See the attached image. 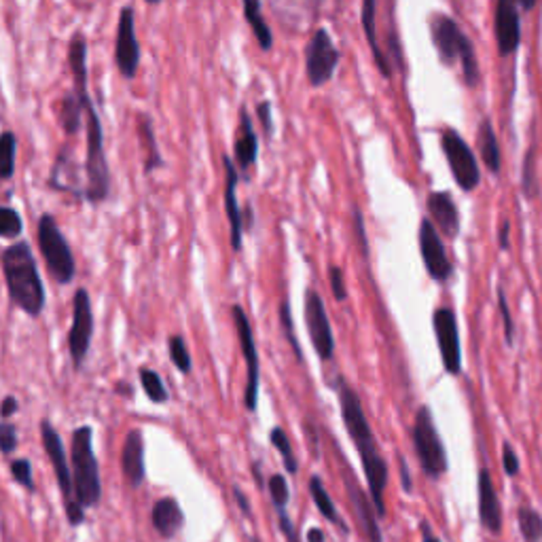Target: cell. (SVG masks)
<instances>
[{
    "mask_svg": "<svg viewBox=\"0 0 542 542\" xmlns=\"http://www.w3.org/2000/svg\"><path fill=\"white\" fill-rule=\"evenodd\" d=\"M339 409H341V420L344 426L350 434L354 447L360 453V464H363L366 485H369L373 507H376L377 515H385V502H384V491L388 485V464L379 452L376 434L366 422L363 403L357 390L350 384H346L344 379H339Z\"/></svg>",
    "mask_w": 542,
    "mask_h": 542,
    "instance_id": "obj_1",
    "label": "cell"
},
{
    "mask_svg": "<svg viewBox=\"0 0 542 542\" xmlns=\"http://www.w3.org/2000/svg\"><path fill=\"white\" fill-rule=\"evenodd\" d=\"M7 292L15 308L30 318H39L45 309V286H43L39 265H36L33 246L26 240L14 242L0 257Z\"/></svg>",
    "mask_w": 542,
    "mask_h": 542,
    "instance_id": "obj_2",
    "label": "cell"
},
{
    "mask_svg": "<svg viewBox=\"0 0 542 542\" xmlns=\"http://www.w3.org/2000/svg\"><path fill=\"white\" fill-rule=\"evenodd\" d=\"M85 202L102 204L110 195V167L106 161L104 129L91 98L85 100Z\"/></svg>",
    "mask_w": 542,
    "mask_h": 542,
    "instance_id": "obj_3",
    "label": "cell"
},
{
    "mask_svg": "<svg viewBox=\"0 0 542 542\" xmlns=\"http://www.w3.org/2000/svg\"><path fill=\"white\" fill-rule=\"evenodd\" d=\"M430 34H433V43L437 47L441 62L447 66L460 62L466 85L475 87L479 83L477 55L475 47H472L469 36L462 33V28L450 15L437 14L430 20Z\"/></svg>",
    "mask_w": 542,
    "mask_h": 542,
    "instance_id": "obj_4",
    "label": "cell"
},
{
    "mask_svg": "<svg viewBox=\"0 0 542 542\" xmlns=\"http://www.w3.org/2000/svg\"><path fill=\"white\" fill-rule=\"evenodd\" d=\"M71 466L81 507H96L100 496H102V483H100L98 458L93 453V430L90 426L74 430L71 443Z\"/></svg>",
    "mask_w": 542,
    "mask_h": 542,
    "instance_id": "obj_5",
    "label": "cell"
},
{
    "mask_svg": "<svg viewBox=\"0 0 542 542\" xmlns=\"http://www.w3.org/2000/svg\"><path fill=\"white\" fill-rule=\"evenodd\" d=\"M36 242H39L41 257L45 261L47 271L58 284H71L77 276V261L66 235L52 214H43L36 225Z\"/></svg>",
    "mask_w": 542,
    "mask_h": 542,
    "instance_id": "obj_6",
    "label": "cell"
},
{
    "mask_svg": "<svg viewBox=\"0 0 542 542\" xmlns=\"http://www.w3.org/2000/svg\"><path fill=\"white\" fill-rule=\"evenodd\" d=\"M41 434H43V447H45L49 462H52L55 477H58V485L62 491V500H64L66 517L71 521V526H81L85 519V510L81 507L77 490H74V477H72V466H68V456L62 443L60 434L55 433L52 422L43 420L41 423Z\"/></svg>",
    "mask_w": 542,
    "mask_h": 542,
    "instance_id": "obj_7",
    "label": "cell"
},
{
    "mask_svg": "<svg viewBox=\"0 0 542 542\" xmlns=\"http://www.w3.org/2000/svg\"><path fill=\"white\" fill-rule=\"evenodd\" d=\"M414 447L420 460L422 471L426 472L430 479H441L447 472V452L441 439L437 426H434V417L430 414V409L423 407L417 409L415 422H414Z\"/></svg>",
    "mask_w": 542,
    "mask_h": 542,
    "instance_id": "obj_8",
    "label": "cell"
},
{
    "mask_svg": "<svg viewBox=\"0 0 542 542\" xmlns=\"http://www.w3.org/2000/svg\"><path fill=\"white\" fill-rule=\"evenodd\" d=\"M441 148H443L447 166L453 174V180L462 191H475L481 183V170H479L475 153L466 145V140L456 129L445 128L441 132Z\"/></svg>",
    "mask_w": 542,
    "mask_h": 542,
    "instance_id": "obj_9",
    "label": "cell"
},
{
    "mask_svg": "<svg viewBox=\"0 0 542 542\" xmlns=\"http://www.w3.org/2000/svg\"><path fill=\"white\" fill-rule=\"evenodd\" d=\"M305 77L311 87H322L335 77L341 53L328 34V30L318 28L303 52Z\"/></svg>",
    "mask_w": 542,
    "mask_h": 542,
    "instance_id": "obj_10",
    "label": "cell"
},
{
    "mask_svg": "<svg viewBox=\"0 0 542 542\" xmlns=\"http://www.w3.org/2000/svg\"><path fill=\"white\" fill-rule=\"evenodd\" d=\"M93 338V309L87 289H77L72 297V324L68 331V352L77 369L85 363Z\"/></svg>",
    "mask_w": 542,
    "mask_h": 542,
    "instance_id": "obj_11",
    "label": "cell"
},
{
    "mask_svg": "<svg viewBox=\"0 0 542 542\" xmlns=\"http://www.w3.org/2000/svg\"><path fill=\"white\" fill-rule=\"evenodd\" d=\"M235 331H238V341L242 357L246 363V392H244V403L248 411L257 409L259 403V377H261V366H259V352L257 344H254V333L251 322H248L246 311L242 309V305H233L232 308Z\"/></svg>",
    "mask_w": 542,
    "mask_h": 542,
    "instance_id": "obj_12",
    "label": "cell"
},
{
    "mask_svg": "<svg viewBox=\"0 0 542 542\" xmlns=\"http://www.w3.org/2000/svg\"><path fill=\"white\" fill-rule=\"evenodd\" d=\"M305 324H308L311 346H314L320 360H333L335 338L331 320H328L327 305H324L320 292L316 289L305 290Z\"/></svg>",
    "mask_w": 542,
    "mask_h": 542,
    "instance_id": "obj_13",
    "label": "cell"
},
{
    "mask_svg": "<svg viewBox=\"0 0 542 542\" xmlns=\"http://www.w3.org/2000/svg\"><path fill=\"white\" fill-rule=\"evenodd\" d=\"M115 66L123 79L132 81L140 68V43L136 36L134 7H123L115 34Z\"/></svg>",
    "mask_w": 542,
    "mask_h": 542,
    "instance_id": "obj_14",
    "label": "cell"
},
{
    "mask_svg": "<svg viewBox=\"0 0 542 542\" xmlns=\"http://www.w3.org/2000/svg\"><path fill=\"white\" fill-rule=\"evenodd\" d=\"M433 328L434 335H437L441 360H443L445 371L450 373V376H460V373H462V347H460L458 318L453 314V309H434Z\"/></svg>",
    "mask_w": 542,
    "mask_h": 542,
    "instance_id": "obj_15",
    "label": "cell"
},
{
    "mask_svg": "<svg viewBox=\"0 0 542 542\" xmlns=\"http://www.w3.org/2000/svg\"><path fill=\"white\" fill-rule=\"evenodd\" d=\"M417 242H420V254L423 261V267H426L428 276L437 282H447L452 276L453 267L450 263V257H447L445 244L441 240L439 229L434 227V223L430 219H422L420 223V233H417Z\"/></svg>",
    "mask_w": 542,
    "mask_h": 542,
    "instance_id": "obj_16",
    "label": "cell"
},
{
    "mask_svg": "<svg viewBox=\"0 0 542 542\" xmlns=\"http://www.w3.org/2000/svg\"><path fill=\"white\" fill-rule=\"evenodd\" d=\"M494 34L498 53L502 58L513 55L519 49L521 41V22L517 11V0H498L494 14Z\"/></svg>",
    "mask_w": 542,
    "mask_h": 542,
    "instance_id": "obj_17",
    "label": "cell"
},
{
    "mask_svg": "<svg viewBox=\"0 0 542 542\" xmlns=\"http://www.w3.org/2000/svg\"><path fill=\"white\" fill-rule=\"evenodd\" d=\"M223 172H225V185H223V199H225V214L229 221V232H232V248L235 252L242 251L244 244V221H242V210L238 204V166L225 155L223 157Z\"/></svg>",
    "mask_w": 542,
    "mask_h": 542,
    "instance_id": "obj_18",
    "label": "cell"
},
{
    "mask_svg": "<svg viewBox=\"0 0 542 542\" xmlns=\"http://www.w3.org/2000/svg\"><path fill=\"white\" fill-rule=\"evenodd\" d=\"M477 498H479V521L488 529L490 534L498 536L502 532V504L498 498L496 485L491 481V475L488 469L479 471L477 477Z\"/></svg>",
    "mask_w": 542,
    "mask_h": 542,
    "instance_id": "obj_19",
    "label": "cell"
},
{
    "mask_svg": "<svg viewBox=\"0 0 542 542\" xmlns=\"http://www.w3.org/2000/svg\"><path fill=\"white\" fill-rule=\"evenodd\" d=\"M79 174L81 167L77 166V161H74L72 151L64 147L53 161L52 174H49V186L55 191L68 193V195L85 199V185L83 178H79Z\"/></svg>",
    "mask_w": 542,
    "mask_h": 542,
    "instance_id": "obj_20",
    "label": "cell"
},
{
    "mask_svg": "<svg viewBox=\"0 0 542 542\" xmlns=\"http://www.w3.org/2000/svg\"><path fill=\"white\" fill-rule=\"evenodd\" d=\"M259 157V136L254 132V123L248 115L246 106H242L238 129H235V142H233V161L238 166L240 172H248L257 164Z\"/></svg>",
    "mask_w": 542,
    "mask_h": 542,
    "instance_id": "obj_21",
    "label": "cell"
},
{
    "mask_svg": "<svg viewBox=\"0 0 542 542\" xmlns=\"http://www.w3.org/2000/svg\"><path fill=\"white\" fill-rule=\"evenodd\" d=\"M344 481H346L347 496H350L354 509H357V513H358L360 526H363L366 536H369V542H384L382 529H379V526H377V517L379 515H377V510H373V509H376V507H373V500L366 498V494L363 491V488L358 485L357 479H354L350 469H346Z\"/></svg>",
    "mask_w": 542,
    "mask_h": 542,
    "instance_id": "obj_22",
    "label": "cell"
},
{
    "mask_svg": "<svg viewBox=\"0 0 542 542\" xmlns=\"http://www.w3.org/2000/svg\"><path fill=\"white\" fill-rule=\"evenodd\" d=\"M426 208H428L430 221L434 223V227L441 229V233H445L447 238H456L460 229V216L450 193L433 191L426 199Z\"/></svg>",
    "mask_w": 542,
    "mask_h": 542,
    "instance_id": "obj_23",
    "label": "cell"
},
{
    "mask_svg": "<svg viewBox=\"0 0 542 542\" xmlns=\"http://www.w3.org/2000/svg\"><path fill=\"white\" fill-rule=\"evenodd\" d=\"M121 471L132 488H140L145 481V439L140 430H129L121 450Z\"/></svg>",
    "mask_w": 542,
    "mask_h": 542,
    "instance_id": "obj_24",
    "label": "cell"
},
{
    "mask_svg": "<svg viewBox=\"0 0 542 542\" xmlns=\"http://www.w3.org/2000/svg\"><path fill=\"white\" fill-rule=\"evenodd\" d=\"M151 523L157 529L161 538H174L185 526V513L180 509L178 500L174 498H161L155 502L151 510Z\"/></svg>",
    "mask_w": 542,
    "mask_h": 542,
    "instance_id": "obj_25",
    "label": "cell"
},
{
    "mask_svg": "<svg viewBox=\"0 0 542 542\" xmlns=\"http://www.w3.org/2000/svg\"><path fill=\"white\" fill-rule=\"evenodd\" d=\"M376 17H377V0H363V9H360V22H363V30L369 43V49L373 53V62H376L377 71L382 72L384 79H390V60L385 58L382 47L377 41V30H376Z\"/></svg>",
    "mask_w": 542,
    "mask_h": 542,
    "instance_id": "obj_26",
    "label": "cell"
},
{
    "mask_svg": "<svg viewBox=\"0 0 542 542\" xmlns=\"http://www.w3.org/2000/svg\"><path fill=\"white\" fill-rule=\"evenodd\" d=\"M136 132H138V140L142 142V148H145L147 153L145 174H151L155 170H159V167H164V157H161L157 136H155L151 119H148L145 113L136 117Z\"/></svg>",
    "mask_w": 542,
    "mask_h": 542,
    "instance_id": "obj_27",
    "label": "cell"
},
{
    "mask_svg": "<svg viewBox=\"0 0 542 542\" xmlns=\"http://www.w3.org/2000/svg\"><path fill=\"white\" fill-rule=\"evenodd\" d=\"M87 98H90V93H77V91H66V96L62 98L60 121L68 136H74L79 132L81 121H83Z\"/></svg>",
    "mask_w": 542,
    "mask_h": 542,
    "instance_id": "obj_28",
    "label": "cell"
},
{
    "mask_svg": "<svg viewBox=\"0 0 542 542\" xmlns=\"http://www.w3.org/2000/svg\"><path fill=\"white\" fill-rule=\"evenodd\" d=\"M68 68L74 79V91L87 93V41L85 36L74 34L68 45Z\"/></svg>",
    "mask_w": 542,
    "mask_h": 542,
    "instance_id": "obj_29",
    "label": "cell"
},
{
    "mask_svg": "<svg viewBox=\"0 0 542 542\" xmlns=\"http://www.w3.org/2000/svg\"><path fill=\"white\" fill-rule=\"evenodd\" d=\"M242 5H244V20L248 22V26H251L254 39H257L259 47L263 49V52H270L273 47V34L271 28L267 26L265 17H263V9H261V0H242Z\"/></svg>",
    "mask_w": 542,
    "mask_h": 542,
    "instance_id": "obj_30",
    "label": "cell"
},
{
    "mask_svg": "<svg viewBox=\"0 0 542 542\" xmlns=\"http://www.w3.org/2000/svg\"><path fill=\"white\" fill-rule=\"evenodd\" d=\"M477 142H479V151H481L485 167H488L491 174L500 172V164H502L500 145H498V136L488 119H483L481 126H479Z\"/></svg>",
    "mask_w": 542,
    "mask_h": 542,
    "instance_id": "obj_31",
    "label": "cell"
},
{
    "mask_svg": "<svg viewBox=\"0 0 542 542\" xmlns=\"http://www.w3.org/2000/svg\"><path fill=\"white\" fill-rule=\"evenodd\" d=\"M309 494H311V500H314V504H316V509L320 510V515L324 517V519L331 521L333 526L341 528V532H346V534L350 532V528H347L346 521L339 517L338 509H335V504L331 500V496H328V491H327V488H324L322 479L318 475H314L309 479Z\"/></svg>",
    "mask_w": 542,
    "mask_h": 542,
    "instance_id": "obj_32",
    "label": "cell"
},
{
    "mask_svg": "<svg viewBox=\"0 0 542 542\" xmlns=\"http://www.w3.org/2000/svg\"><path fill=\"white\" fill-rule=\"evenodd\" d=\"M517 523L526 542H542V515L532 507H521L517 510Z\"/></svg>",
    "mask_w": 542,
    "mask_h": 542,
    "instance_id": "obj_33",
    "label": "cell"
},
{
    "mask_svg": "<svg viewBox=\"0 0 542 542\" xmlns=\"http://www.w3.org/2000/svg\"><path fill=\"white\" fill-rule=\"evenodd\" d=\"M270 441H271V445L276 447V450L280 452V456H282V464H284V469L289 471V475H297L299 464H297L295 452H292L289 434H286L284 430L280 428V426H276L270 433Z\"/></svg>",
    "mask_w": 542,
    "mask_h": 542,
    "instance_id": "obj_34",
    "label": "cell"
},
{
    "mask_svg": "<svg viewBox=\"0 0 542 542\" xmlns=\"http://www.w3.org/2000/svg\"><path fill=\"white\" fill-rule=\"evenodd\" d=\"M15 153H17V138L14 132L5 129L0 136V155H3V167H0V178L11 180L15 174Z\"/></svg>",
    "mask_w": 542,
    "mask_h": 542,
    "instance_id": "obj_35",
    "label": "cell"
},
{
    "mask_svg": "<svg viewBox=\"0 0 542 542\" xmlns=\"http://www.w3.org/2000/svg\"><path fill=\"white\" fill-rule=\"evenodd\" d=\"M138 376H140V384H142V390H145V395L151 398L153 403L164 404L167 401V390H166L164 382H161L159 373L153 371V369H147V366H142Z\"/></svg>",
    "mask_w": 542,
    "mask_h": 542,
    "instance_id": "obj_36",
    "label": "cell"
},
{
    "mask_svg": "<svg viewBox=\"0 0 542 542\" xmlns=\"http://www.w3.org/2000/svg\"><path fill=\"white\" fill-rule=\"evenodd\" d=\"M167 352H170L174 366H176L180 373H185V376H189V373L193 371L191 354H189V347H186V344H185V339L180 338V335H172V338L167 339Z\"/></svg>",
    "mask_w": 542,
    "mask_h": 542,
    "instance_id": "obj_37",
    "label": "cell"
},
{
    "mask_svg": "<svg viewBox=\"0 0 542 542\" xmlns=\"http://www.w3.org/2000/svg\"><path fill=\"white\" fill-rule=\"evenodd\" d=\"M22 232L24 221L22 216L17 214V210L11 208V205H3V208H0V238L15 240Z\"/></svg>",
    "mask_w": 542,
    "mask_h": 542,
    "instance_id": "obj_38",
    "label": "cell"
},
{
    "mask_svg": "<svg viewBox=\"0 0 542 542\" xmlns=\"http://www.w3.org/2000/svg\"><path fill=\"white\" fill-rule=\"evenodd\" d=\"M280 324H282V331L286 335V339H289V344L292 347V352H295L297 360H303V352H301V346H299V339H297V333H295V324H292V316H290V303L284 301L280 303Z\"/></svg>",
    "mask_w": 542,
    "mask_h": 542,
    "instance_id": "obj_39",
    "label": "cell"
},
{
    "mask_svg": "<svg viewBox=\"0 0 542 542\" xmlns=\"http://www.w3.org/2000/svg\"><path fill=\"white\" fill-rule=\"evenodd\" d=\"M270 496H271V502L273 507H276V510L280 513V510H286V504H289V483H286L284 475H271L270 477Z\"/></svg>",
    "mask_w": 542,
    "mask_h": 542,
    "instance_id": "obj_40",
    "label": "cell"
},
{
    "mask_svg": "<svg viewBox=\"0 0 542 542\" xmlns=\"http://www.w3.org/2000/svg\"><path fill=\"white\" fill-rule=\"evenodd\" d=\"M11 475L22 488H26L28 491H34V481H33V464L28 460H15L11 462Z\"/></svg>",
    "mask_w": 542,
    "mask_h": 542,
    "instance_id": "obj_41",
    "label": "cell"
},
{
    "mask_svg": "<svg viewBox=\"0 0 542 542\" xmlns=\"http://www.w3.org/2000/svg\"><path fill=\"white\" fill-rule=\"evenodd\" d=\"M498 308H500V314H502V324H504V339H507L509 346H513V339H515V322H513V316H510V309H509V303H507V295H504L502 289H498Z\"/></svg>",
    "mask_w": 542,
    "mask_h": 542,
    "instance_id": "obj_42",
    "label": "cell"
},
{
    "mask_svg": "<svg viewBox=\"0 0 542 542\" xmlns=\"http://www.w3.org/2000/svg\"><path fill=\"white\" fill-rule=\"evenodd\" d=\"M15 447H17V428L14 423L5 422L3 426H0V450H3L5 456H11Z\"/></svg>",
    "mask_w": 542,
    "mask_h": 542,
    "instance_id": "obj_43",
    "label": "cell"
},
{
    "mask_svg": "<svg viewBox=\"0 0 542 542\" xmlns=\"http://www.w3.org/2000/svg\"><path fill=\"white\" fill-rule=\"evenodd\" d=\"M328 278H331L333 297L338 299V301H346V299H347V289H346L344 270H341V267H338V265H333L331 270H328Z\"/></svg>",
    "mask_w": 542,
    "mask_h": 542,
    "instance_id": "obj_44",
    "label": "cell"
},
{
    "mask_svg": "<svg viewBox=\"0 0 542 542\" xmlns=\"http://www.w3.org/2000/svg\"><path fill=\"white\" fill-rule=\"evenodd\" d=\"M502 469L507 472L509 477H517L521 471L519 464V456H517V452L510 447V443L502 445Z\"/></svg>",
    "mask_w": 542,
    "mask_h": 542,
    "instance_id": "obj_45",
    "label": "cell"
},
{
    "mask_svg": "<svg viewBox=\"0 0 542 542\" xmlns=\"http://www.w3.org/2000/svg\"><path fill=\"white\" fill-rule=\"evenodd\" d=\"M354 233L358 235V246H360V251H363L365 257H369V242H366L363 212H360L358 205H354Z\"/></svg>",
    "mask_w": 542,
    "mask_h": 542,
    "instance_id": "obj_46",
    "label": "cell"
},
{
    "mask_svg": "<svg viewBox=\"0 0 542 542\" xmlns=\"http://www.w3.org/2000/svg\"><path fill=\"white\" fill-rule=\"evenodd\" d=\"M257 117H259V123L261 128H263L265 136L271 134L273 129V121H271V104L270 102H261L257 106Z\"/></svg>",
    "mask_w": 542,
    "mask_h": 542,
    "instance_id": "obj_47",
    "label": "cell"
},
{
    "mask_svg": "<svg viewBox=\"0 0 542 542\" xmlns=\"http://www.w3.org/2000/svg\"><path fill=\"white\" fill-rule=\"evenodd\" d=\"M278 517H280V529H282V534L286 536V540H289V542H299V536L295 532V526H292L290 517L286 515V510H280Z\"/></svg>",
    "mask_w": 542,
    "mask_h": 542,
    "instance_id": "obj_48",
    "label": "cell"
},
{
    "mask_svg": "<svg viewBox=\"0 0 542 542\" xmlns=\"http://www.w3.org/2000/svg\"><path fill=\"white\" fill-rule=\"evenodd\" d=\"M14 414H17V398L15 396H7L3 401V417H5V420H9V417Z\"/></svg>",
    "mask_w": 542,
    "mask_h": 542,
    "instance_id": "obj_49",
    "label": "cell"
},
{
    "mask_svg": "<svg viewBox=\"0 0 542 542\" xmlns=\"http://www.w3.org/2000/svg\"><path fill=\"white\" fill-rule=\"evenodd\" d=\"M398 464H401V477H403V490L409 491L414 490V485H411V475H409V469H407V464H404V458L403 456H398Z\"/></svg>",
    "mask_w": 542,
    "mask_h": 542,
    "instance_id": "obj_50",
    "label": "cell"
},
{
    "mask_svg": "<svg viewBox=\"0 0 542 542\" xmlns=\"http://www.w3.org/2000/svg\"><path fill=\"white\" fill-rule=\"evenodd\" d=\"M233 491H235V500H238V502H240V509H242V513H244L246 517H251V502H248V498L244 496V491H242L240 488H235Z\"/></svg>",
    "mask_w": 542,
    "mask_h": 542,
    "instance_id": "obj_51",
    "label": "cell"
},
{
    "mask_svg": "<svg viewBox=\"0 0 542 542\" xmlns=\"http://www.w3.org/2000/svg\"><path fill=\"white\" fill-rule=\"evenodd\" d=\"M532 155H528V161H526V178H523V186H526L528 193H532Z\"/></svg>",
    "mask_w": 542,
    "mask_h": 542,
    "instance_id": "obj_52",
    "label": "cell"
},
{
    "mask_svg": "<svg viewBox=\"0 0 542 542\" xmlns=\"http://www.w3.org/2000/svg\"><path fill=\"white\" fill-rule=\"evenodd\" d=\"M509 233H510V225H509V221H504L500 227V248L502 251H507L509 248Z\"/></svg>",
    "mask_w": 542,
    "mask_h": 542,
    "instance_id": "obj_53",
    "label": "cell"
},
{
    "mask_svg": "<svg viewBox=\"0 0 542 542\" xmlns=\"http://www.w3.org/2000/svg\"><path fill=\"white\" fill-rule=\"evenodd\" d=\"M422 534H423V542H441L437 536L433 534V529H430L428 521H422Z\"/></svg>",
    "mask_w": 542,
    "mask_h": 542,
    "instance_id": "obj_54",
    "label": "cell"
},
{
    "mask_svg": "<svg viewBox=\"0 0 542 542\" xmlns=\"http://www.w3.org/2000/svg\"><path fill=\"white\" fill-rule=\"evenodd\" d=\"M305 540H308V542H324L322 529H318V528L308 529V534H305Z\"/></svg>",
    "mask_w": 542,
    "mask_h": 542,
    "instance_id": "obj_55",
    "label": "cell"
},
{
    "mask_svg": "<svg viewBox=\"0 0 542 542\" xmlns=\"http://www.w3.org/2000/svg\"><path fill=\"white\" fill-rule=\"evenodd\" d=\"M519 3H521L523 11H532L536 7V3H538V0H519Z\"/></svg>",
    "mask_w": 542,
    "mask_h": 542,
    "instance_id": "obj_56",
    "label": "cell"
},
{
    "mask_svg": "<svg viewBox=\"0 0 542 542\" xmlns=\"http://www.w3.org/2000/svg\"><path fill=\"white\" fill-rule=\"evenodd\" d=\"M145 3H147V5H153V7H157V5L161 3V0H145Z\"/></svg>",
    "mask_w": 542,
    "mask_h": 542,
    "instance_id": "obj_57",
    "label": "cell"
},
{
    "mask_svg": "<svg viewBox=\"0 0 542 542\" xmlns=\"http://www.w3.org/2000/svg\"><path fill=\"white\" fill-rule=\"evenodd\" d=\"M252 542H261V540L259 538H252Z\"/></svg>",
    "mask_w": 542,
    "mask_h": 542,
    "instance_id": "obj_58",
    "label": "cell"
}]
</instances>
